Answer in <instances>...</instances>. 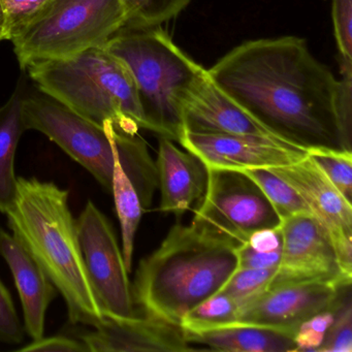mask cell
<instances>
[{"instance_id":"6da1fadb","label":"cell","mask_w":352,"mask_h":352,"mask_svg":"<svg viewBox=\"0 0 352 352\" xmlns=\"http://www.w3.org/2000/svg\"><path fill=\"white\" fill-rule=\"evenodd\" d=\"M207 71L226 96L283 141L343 149L341 83L302 38L243 43Z\"/></svg>"},{"instance_id":"7a4b0ae2","label":"cell","mask_w":352,"mask_h":352,"mask_svg":"<svg viewBox=\"0 0 352 352\" xmlns=\"http://www.w3.org/2000/svg\"><path fill=\"white\" fill-rule=\"evenodd\" d=\"M69 195L55 183L18 177L5 215L14 236L65 298L69 321L96 327L106 315L86 269Z\"/></svg>"},{"instance_id":"3957f363","label":"cell","mask_w":352,"mask_h":352,"mask_svg":"<svg viewBox=\"0 0 352 352\" xmlns=\"http://www.w3.org/2000/svg\"><path fill=\"white\" fill-rule=\"evenodd\" d=\"M239 245L177 221L140 261L131 284L135 307L180 327L187 312L219 292L238 270Z\"/></svg>"},{"instance_id":"277c9868","label":"cell","mask_w":352,"mask_h":352,"mask_svg":"<svg viewBox=\"0 0 352 352\" xmlns=\"http://www.w3.org/2000/svg\"><path fill=\"white\" fill-rule=\"evenodd\" d=\"M104 48L129 69L147 131L179 143L185 131L183 107L207 79V69L185 54L160 26H124Z\"/></svg>"},{"instance_id":"5b68a950","label":"cell","mask_w":352,"mask_h":352,"mask_svg":"<svg viewBox=\"0 0 352 352\" xmlns=\"http://www.w3.org/2000/svg\"><path fill=\"white\" fill-rule=\"evenodd\" d=\"M38 90L88 120L127 135L147 129L135 81L122 61L104 47L26 67Z\"/></svg>"},{"instance_id":"8992f818","label":"cell","mask_w":352,"mask_h":352,"mask_svg":"<svg viewBox=\"0 0 352 352\" xmlns=\"http://www.w3.org/2000/svg\"><path fill=\"white\" fill-rule=\"evenodd\" d=\"M121 0H50L42 13L12 40L22 69L104 47L126 25Z\"/></svg>"},{"instance_id":"52a82bcc","label":"cell","mask_w":352,"mask_h":352,"mask_svg":"<svg viewBox=\"0 0 352 352\" xmlns=\"http://www.w3.org/2000/svg\"><path fill=\"white\" fill-rule=\"evenodd\" d=\"M22 119L25 131L44 133L111 192L116 145L114 125L100 126L41 90L23 94Z\"/></svg>"},{"instance_id":"ba28073f","label":"cell","mask_w":352,"mask_h":352,"mask_svg":"<svg viewBox=\"0 0 352 352\" xmlns=\"http://www.w3.org/2000/svg\"><path fill=\"white\" fill-rule=\"evenodd\" d=\"M207 188L191 223L236 244L248 242L257 230L279 228L277 212L242 170L207 168Z\"/></svg>"},{"instance_id":"9c48e42d","label":"cell","mask_w":352,"mask_h":352,"mask_svg":"<svg viewBox=\"0 0 352 352\" xmlns=\"http://www.w3.org/2000/svg\"><path fill=\"white\" fill-rule=\"evenodd\" d=\"M76 221L86 269L104 315L135 316L129 272L110 220L88 201Z\"/></svg>"},{"instance_id":"30bf717a","label":"cell","mask_w":352,"mask_h":352,"mask_svg":"<svg viewBox=\"0 0 352 352\" xmlns=\"http://www.w3.org/2000/svg\"><path fill=\"white\" fill-rule=\"evenodd\" d=\"M350 288L320 280L276 284L239 305L236 324L258 325L294 337L302 322L338 308Z\"/></svg>"},{"instance_id":"8fae6325","label":"cell","mask_w":352,"mask_h":352,"mask_svg":"<svg viewBox=\"0 0 352 352\" xmlns=\"http://www.w3.org/2000/svg\"><path fill=\"white\" fill-rule=\"evenodd\" d=\"M279 230L281 258L267 287L314 280L351 285V278L346 277L340 269L327 230L312 214H298L281 220Z\"/></svg>"},{"instance_id":"7c38bea8","label":"cell","mask_w":352,"mask_h":352,"mask_svg":"<svg viewBox=\"0 0 352 352\" xmlns=\"http://www.w3.org/2000/svg\"><path fill=\"white\" fill-rule=\"evenodd\" d=\"M269 170L304 199L312 215L327 230L340 269L352 279V204L309 155L294 164Z\"/></svg>"},{"instance_id":"4fadbf2b","label":"cell","mask_w":352,"mask_h":352,"mask_svg":"<svg viewBox=\"0 0 352 352\" xmlns=\"http://www.w3.org/2000/svg\"><path fill=\"white\" fill-rule=\"evenodd\" d=\"M179 143L207 168L251 170L294 164L308 155L302 146L267 138L185 131Z\"/></svg>"},{"instance_id":"5bb4252c","label":"cell","mask_w":352,"mask_h":352,"mask_svg":"<svg viewBox=\"0 0 352 352\" xmlns=\"http://www.w3.org/2000/svg\"><path fill=\"white\" fill-rule=\"evenodd\" d=\"M89 352L191 351L185 331L157 317L135 315L129 318L106 316L92 331L78 336Z\"/></svg>"},{"instance_id":"9a60e30c","label":"cell","mask_w":352,"mask_h":352,"mask_svg":"<svg viewBox=\"0 0 352 352\" xmlns=\"http://www.w3.org/2000/svg\"><path fill=\"white\" fill-rule=\"evenodd\" d=\"M183 119L185 131L192 133L250 135L285 142L226 96L210 76L187 98Z\"/></svg>"},{"instance_id":"2e32d148","label":"cell","mask_w":352,"mask_h":352,"mask_svg":"<svg viewBox=\"0 0 352 352\" xmlns=\"http://www.w3.org/2000/svg\"><path fill=\"white\" fill-rule=\"evenodd\" d=\"M0 256L9 265L21 300L24 331L34 341L42 339L49 305L58 290L21 242L0 228Z\"/></svg>"},{"instance_id":"e0dca14e","label":"cell","mask_w":352,"mask_h":352,"mask_svg":"<svg viewBox=\"0 0 352 352\" xmlns=\"http://www.w3.org/2000/svg\"><path fill=\"white\" fill-rule=\"evenodd\" d=\"M160 211L181 217L201 201L207 188L205 164L190 152L182 151L172 140L160 137L157 160Z\"/></svg>"},{"instance_id":"ac0fdd59","label":"cell","mask_w":352,"mask_h":352,"mask_svg":"<svg viewBox=\"0 0 352 352\" xmlns=\"http://www.w3.org/2000/svg\"><path fill=\"white\" fill-rule=\"evenodd\" d=\"M185 336L189 343L216 351L296 352L294 336L258 325L232 324Z\"/></svg>"},{"instance_id":"d6986e66","label":"cell","mask_w":352,"mask_h":352,"mask_svg":"<svg viewBox=\"0 0 352 352\" xmlns=\"http://www.w3.org/2000/svg\"><path fill=\"white\" fill-rule=\"evenodd\" d=\"M22 94L20 87L0 109V213L6 214L17 191L15 156L25 127L22 119Z\"/></svg>"},{"instance_id":"ffe728a7","label":"cell","mask_w":352,"mask_h":352,"mask_svg":"<svg viewBox=\"0 0 352 352\" xmlns=\"http://www.w3.org/2000/svg\"><path fill=\"white\" fill-rule=\"evenodd\" d=\"M115 143H116V133H115ZM111 192L114 197L115 207L120 221L123 257H124L127 271L131 273L133 269L135 234L141 222L144 209L137 189L135 188L131 179L121 166L117 144L115 145L114 170H113Z\"/></svg>"},{"instance_id":"44dd1931","label":"cell","mask_w":352,"mask_h":352,"mask_svg":"<svg viewBox=\"0 0 352 352\" xmlns=\"http://www.w3.org/2000/svg\"><path fill=\"white\" fill-rule=\"evenodd\" d=\"M239 302L217 292L185 314L180 327L186 333H199L236 324Z\"/></svg>"},{"instance_id":"7402d4cb","label":"cell","mask_w":352,"mask_h":352,"mask_svg":"<svg viewBox=\"0 0 352 352\" xmlns=\"http://www.w3.org/2000/svg\"><path fill=\"white\" fill-rule=\"evenodd\" d=\"M242 172L258 185L280 219H286L298 214H312L298 191L269 168H251L242 170Z\"/></svg>"},{"instance_id":"603a6c76","label":"cell","mask_w":352,"mask_h":352,"mask_svg":"<svg viewBox=\"0 0 352 352\" xmlns=\"http://www.w3.org/2000/svg\"><path fill=\"white\" fill-rule=\"evenodd\" d=\"M127 28H157L180 14L191 0H121Z\"/></svg>"},{"instance_id":"cb8c5ba5","label":"cell","mask_w":352,"mask_h":352,"mask_svg":"<svg viewBox=\"0 0 352 352\" xmlns=\"http://www.w3.org/2000/svg\"><path fill=\"white\" fill-rule=\"evenodd\" d=\"M308 155L342 195L352 204V151L338 148L312 147Z\"/></svg>"},{"instance_id":"d4e9b609","label":"cell","mask_w":352,"mask_h":352,"mask_svg":"<svg viewBox=\"0 0 352 352\" xmlns=\"http://www.w3.org/2000/svg\"><path fill=\"white\" fill-rule=\"evenodd\" d=\"M277 267L236 270L219 292L230 296L240 305L265 290L275 275Z\"/></svg>"},{"instance_id":"484cf974","label":"cell","mask_w":352,"mask_h":352,"mask_svg":"<svg viewBox=\"0 0 352 352\" xmlns=\"http://www.w3.org/2000/svg\"><path fill=\"white\" fill-rule=\"evenodd\" d=\"M317 352H352L351 292L344 298Z\"/></svg>"},{"instance_id":"4316f807","label":"cell","mask_w":352,"mask_h":352,"mask_svg":"<svg viewBox=\"0 0 352 352\" xmlns=\"http://www.w3.org/2000/svg\"><path fill=\"white\" fill-rule=\"evenodd\" d=\"M50 3V0H0L5 16L7 40L25 30Z\"/></svg>"},{"instance_id":"83f0119b","label":"cell","mask_w":352,"mask_h":352,"mask_svg":"<svg viewBox=\"0 0 352 352\" xmlns=\"http://www.w3.org/2000/svg\"><path fill=\"white\" fill-rule=\"evenodd\" d=\"M333 22L342 74L352 73V0H333Z\"/></svg>"},{"instance_id":"f1b7e54d","label":"cell","mask_w":352,"mask_h":352,"mask_svg":"<svg viewBox=\"0 0 352 352\" xmlns=\"http://www.w3.org/2000/svg\"><path fill=\"white\" fill-rule=\"evenodd\" d=\"M338 308L318 313L300 325L294 337L296 345V352H317L324 340L327 329L331 327V322L335 318Z\"/></svg>"},{"instance_id":"f546056e","label":"cell","mask_w":352,"mask_h":352,"mask_svg":"<svg viewBox=\"0 0 352 352\" xmlns=\"http://www.w3.org/2000/svg\"><path fill=\"white\" fill-rule=\"evenodd\" d=\"M24 331L11 292L0 280V342L12 345L22 343Z\"/></svg>"},{"instance_id":"4dcf8cb0","label":"cell","mask_w":352,"mask_h":352,"mask_svg":"<svg viewBox=\"0 0 352 352\" xmlns=\"http://www.w3.org/2000/svg\"><path fill=\"white\" fill-rule=\"evenodd\" d=\"M21 352H89L86 344L78 338L67 337L59 335L54 337L44 338L36 340L23 347L19 348Z\"/></svg>"},{"instance_id":"1f68e13d","label":"cell","mask_w":352,"mask_h":352,"mask_svg":"<svg viewBox=\"0 0 352 352\" xmlns=\"http://www.w3.org/2000/svg\"><path fill=\"white\" fill-rule=\"evenodd\" d=\"M238 254V270L240 269H270L278 267L281 258V249L271 252H259L253 250L247 243L236 247Z\"/></svg>"},{"instance_id":"d6a6232c","label":"cell","mask_w":352,"mask_h":352,"mask_svg":"<svg viewBox=\"0 0 352 352\" xmlns=\"http://www.w3.org/2000/svg\"><path fill=\"white\" fill-rule=\"evenodd\" d=\"M247 244L255 251L271 252L282 248V236L279 228H267L253 232Z\"/></svg>"},{"instance_id":"836d02e7","label":"cell","mask_w":352,"mask_h":352,"mask_svg":"<svg viewBox=\"0 0 352 352\" xmlns=\"http://www.w3.org/2000/svg\"><path fill=\"white\" fill-rule=\"evenodd\" d=\"M7 40L6 34L5 16H3V8L0 5V42Z\"/></svg>"}]
</instances>
